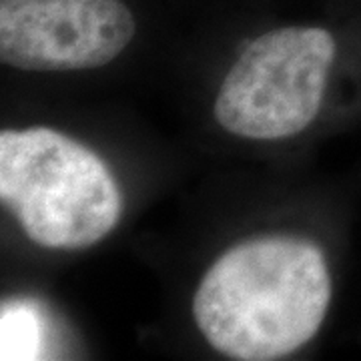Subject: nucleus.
Segmentation results:
<instances>
[{"label":"nucleus","mask_w":361,"mask_h":361,"mask_svg":"<svg viewBox=\"0 0 361 361\" xmlns=\"http://www.w3.org/2000/svg\"><path fill=\"white\" fill-rule=\"evenodd\" d=\"M0 201L30 241L49 249L94 245L123 215L103 159L47 127L0 133Z\"/></svg>","instance_id":"2"},{"label":"nucleus","mask_w":361,"mask_h":361,"mask_svg":"<svg viewBox=\"0 0 361 361\" xmlns=\"http://www.w3.org/2000/svg\"><path fill=\"white\" fill-rule=\"evenodd\" d=\"M135 32L123 0H0V61L20 71L99 68Z\"/></svg>","instance_id":"4"},{"label":"nucleus","mask_w":361,"mask_h":361,"mask_svg":"<svg viewBox=\"0 0 361 361\" xmlns=\"http://www.w3.org/2000/svg\"><path fill=\"white\" fill-rule=\"evenodd\" d=\"M331 277L315 245L291 237L239 243L207 271L193 299L199 331L225 357L271 361L317 336Z\"/></svg>","instance_id":"1"},{"label":"nucleus","mask_w":361,"mask_h":361,"mask_svg":"<svg viewBox=\"0 0 361 361\" xmlns=\"http://www.w3.org/2000/svg\"><path fill=\"white\" fill-rule=\"evenodd\" d=\"M334 59L336 40L325 28L287 26L261 35L221 85L217 123L255 141L301 133L317 116Z\"/></svg>","instance_id":"3"}]
</instances>
